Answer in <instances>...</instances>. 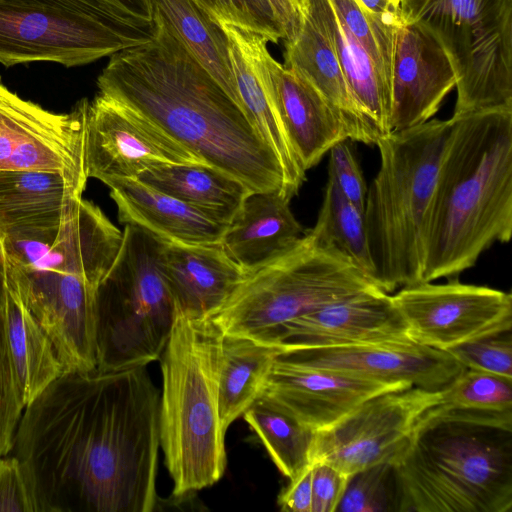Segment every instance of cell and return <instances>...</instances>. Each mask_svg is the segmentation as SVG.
Segmentation results:
<instances>
[{
    "instance_id": "6da1fadb",
    "label": "cell",
    "mask_w": 512,
    "mask_h": 512,
    "mask_svg": "<svg viewBox=\"0 0 512 512\" xmlns=\"http://www.w3.org/2000/svg\"><path fill=\"white\" fill-rule=\"evenodd\" d=\"M160 390L146 366L66 371L25 406L12 451L39 512H151Z\"/></svg>"
},
{
    "instance_id": "7a4b0ae2",
    "label": "cell",
    "mask_w": 512,
    "mask_h": 512,
    "mask_svg": "<svg viewBox=\"0 0 512 512\" xmlns=\"http://www.w3.org/2000/svg\"><path fill=\"white\" fill-rule=\"evenodd\" d=\"M152 20L150 40L110 56L97 79L99 93L141 112L251 192L285 196L279 160L242 108L160 20Z\"/></svg>"
},
{
    "instance_id": "3957f363",
    "label": "cell",
    "mask_w": 512,
    "mask_h": 512,
    "mask_svg": "<svg viewBox=\"0 0 512 512\" xmlns=\"http://www.w3.org/2000/svg\"><path fill=\"white\" fill-rule=\"evenodd\" d=\"M425 239L422 282L454 278L512 236V109L451 117Z\"/></svg>"
},
{
    "instance_id": "277c9868",
    "label": "cell",
    "mask_w": 512,
    "mask_h": 512,
    "mask_svg": "<svg viewBox=\"0 0 512 512\" xmlns=\"http://www.w3.org/2000/svg\"><path fill=\"white\" fill-rule=\"evenodd\" d=\"M391 464L399 512L512 508V425L429 408Z\"/></svg>"
},
{
    "instance_id": "5b68a950",
    "label": "cell",
    "mask_w": 512,
    "mask_h": 512,
    "mask_svg": "<svg viewBox=\"0 0 512 512\" xmlns=\"http://www.w3.org/2000/svg\"><path fill=\"white\" fill-rule=\"evenodd\" d=\"M223 335L211 317L176 308L159 358V441L177 498L214 485L226 469V432L218 412Z\"/></svg>"
},
{
    "instance_id": "8992f818",
    "label": "cell",
    "mask_w": 512,
    "mask_h": 512,
    "mask_svg": "<svg viewBox=\"0 0 512 512\" xmlns=\"http://www.w3.org/2000/svg\"><path fill=\"white\" fill-rule=\"evenodd\" d=\"M451 129V119L432 118L376 144L380 167L364 216L375 282L388 294L422 282L429 213Z\"/></svg>"
},
{
    "instance_id": "52a82bcc",
    "label": "cell",
    "mask_w": 512,
    "mask_h": 512,
    "mask_svg": "<svg viewBox=\"0 0 512 512\" xmlns=\"http://www.w3.org/2000/svg\"><path fill=\"white\" fill-rule=\"evenodd\" d=\"M374 288L379 287L348 257L308 230L246 274L211 319L225 335L279 347L283 328L291 321Z\"/></svg>"
},
{
    "instance_id": "ba28073f",
    "label": "cell",
    "mask_w": 512,
    "mask_h": 512,
    "mask_svg": "<svg viewBox=\"0 0 512 512\" xmlns=\"http://www.w3.org/2000/svg\"><path fill=\"white\" fill-rule=\"evenodd\" d=\"M121 247L96 291V369L118 371L159 360L176 306L162 269L165 241L126 224Z\"/></svg>"
},
{
    "instance_id": "9c48e42d",
    "label": "cell",
    "mask_w": 512,
    "mask_h": 512,
    "mask_svg": "<svg viewBox=\"0 0 512 512\" xmlns=\"http://www.w3.org/2000/svg\"><path fill=\"white\" fill-rule=\"evenodd\" d=\"M399 12L448 56L457 91L452 117L512 109V0H401Z\"/></svg>"
},
{
    "instance_id": "30bf717a",
    "label": "cell",
    "mask_w": 512,
    "mask_h": 512,
    "mask_svg": "<svg viewBox=\"0 0 512 512\" xmlns=\"http://www.w3.org/2000/svg\"><path fill=\"white\" fill-rule=\"evenodd\" d=\"M122 238L100 207L81 198L59 224L5 236L11 284L20 295L97 290Z\"/></svg>"
},
{
    "instance_id": "8fae6325",
    "label": "cell",
    "mask_w": 512,
    "mask_h": 512,
    "mask_svg": "<svg viewBox=\"0 0 512 512\" xmlns=\"http://www.w3.org/2000/svg\"><path fill=\"white\" fill-rule=\"evenodd\" d=\"M133 27L40 0H0V63L89 64L153 37Z\"/></svg>"
},
{
    "instance_id": "7c38bea8",
    "label": "cell",
    "mask_w": 512,
    "mask_h": 512,
    "mask_svg": "<svg viewBox=\"0 0 512 512\" xmlns=\"http://www.w3.org/2000/svg\"><path fill=\"white\" fill-rule=\"evenodd\" d=\"M441 397L442 390L416 386L376 394L332 426L316 432L311 461L327 462L349 476L391 462L418 419Z\"/></svg>"
},
{
    "instance_id": "4fadbf2b",
    "label": "cell",
    "mask_w": 512,
    "mask_h": 512,
    "mask_svg": "<svg viewBox=\"0 0 512 512\" xmlns=\"http://www.w3.org/2000/svg\"><path fill=\"white\" fill-rule=\"evenodd\" d=\"M411 340L447 351L459 344L512 328L508 292L460 282H420L391 294Z\"/></svg>"
},
{
    "instance_id": "5bb4252c",
    "label": "cell",
    "mask_w": 512,
    "mask_h": 512,
    "mask_svg": "<svg viewBox=\"0 0 512 512\" xmlns=\"http://www.w3.org/2000/svg\"><path fill=\"white\" fill-rule=\"evenodd\" d=\"M87 102L55 113L21 98L0 79V171L59 172L85 190Z\"/></svg>"
},
{
    "instance_id": "9a60e30c",
    "label": "cell",
    "mask_w": 512,
    "mask_h": 512,
    "mask_svg": "<svg viewBox=\"0 0 512 512\" xmlns=\"http://www.w3.org/2000/svg\"><path fill=\"white\" fill-rule=\"evenodd\" d=\"M84 159L87 178L104 184L161 165L205 163L141 112L100 93L87 102Z\"/></svg>"
},
{
    "instance_id": "2e32d148",
    "label": "cell",
    "mask_w": 512,
    "mask_h": 512,
    "mask_svg": "<svg viewBox=\"0 0 512 512\" xmlns=\"http://www.w3.org/2000/svg\"><path fill=\"white\" fill-rule=\"evenodd\" d=\"M295 362L397 386L447 387L465 368L448 352L415 342L281 350Z\"/></svg>"
},
{
    "instance_id": "e0dca14e",
    "label": "cell",
    "mask_w": 512,
    "mask_h": 512,
    "mask_svg": "<svg viewBox=\"0 0 512 512\" xmlns=\"http://www.w3.org/2000/svg\"><path fill=\"white\" fill-rule=\"evenodd\" d=\"M455 84L453 67L436 38L400 17L391 54V132L432 119Z\"/></svg>"
},
{
    "instance_id": "ac0fdd59",
    "label": "cell",
    "mask_w": 512,
    "mask_h": 512,
    "mask_svg": "<svg viewBox=\"0 0 512 512\" xmlns=\"http://www.w3.org/2000/svg\"><path fill=\"white\" fill-rule=\"evenodd\" d=\"M404 387L410 386L388 385L304 365L279 353L260 396L317 432L338 422L366 399Z\"/></svg>"
},
{
    "instance_id": "d6986e66",
    "label": "cell",
    "mask_w": 512,
    "mask_h": 512,
    "mask_svg": "<svg viewBox=\"0 0 512 512\" xmlns=\"http://www.w3.org/2000/svg\"><path fill=\"white\" fill-rule=\"evenodd\" d=\"M413 342L391 294L370 289L305 314L284 328L281 350Z\"/></svg>"
},
{
    "instance_id": "ffe728a7",
    "label": "cell",
    "mask_w": 512,
    "mask_h": 512,
    "mask_svg": "<svg viewBox=\"0 0 512 512\" xmlns=\"http://www.w3.org/2000/svg\"><path fill=\"white\" fill-rule=\"evenodd\" d=\"M259 70L287 138L305 171L348 138L332 105L302 76L272 57L265 43ZM349 139V138H348Z\"/></svg>"
},
{
    "instance_id": "44dd1931",
    "label": "cell",
    "mask_w": 512,
    "mask_h": 512,
    "mask_svg": "<svg viewBox=\"0 0 512 512\" xmlns=\"http://www.w3.org/2000/svg\"><path fill=\"white\" fill-rule=\"evenodd\" d=\"M300 26L285 41V67L293 70L332 105L353 142L376 145L381 135L363 113L344 77L318 0H300Z\"/></svg>"
},
{
    "instance_id": "7402d4cb",
    "label": "cell",
    "mask_w": 512,
    "mask_h": 512,
    "mask_svg": "<svg viewBox=\"0 0 512 512\" xmlns=\"http://www.w3.org/2000/svg\"><path fill=\"white\" fill-rule=\"evenodd\" d=\"M229 43V56L237 95L245 115L279 160L288 199L297 195L306 179L277 113L269 98L259 70L260 50L270 40L248 28L221 23Z\"/></svg>"
},
{
    "instance_id": "603a6c76",
    "label": "cell",
    "mask_w": 512,
    "mask_h": 512,
    "mask_svg": "<svg viewBox=\"0 0 512 512\" xmlns=\"http://www.w3.org/2000/svg\"><path fill=\"white\" fill-rule=\"evenodd\" d=\"M162 269L176 308L194 317L214 315L245 276L220 242L188 245L165 241Z\"/></svg>"
},
{
    "instance_id": "cb8c5ba5",
    "label": "cell",
    "mask_w": 512,
    "mask_h": 512,
    "mask_svg": "<svg viewBox=\"0 0 512 512\" xmlns=\"http://www.w3.org/2000/svg\"><path fill=\"white\" fill-rule=\"evenodd\" d=\"M105 185L110 189L121 223L141 227L170 243H219L229 226L137 178L111 179Z\"/></svg>"
},
{
    "instance_id": "d4e9b609",
    "label": "cell",
    "mask_w": 512,
    "mask_h": 512,
    "mask_svg": "<svg viewBox=\"0 0 512 512\" xmlns=\"http://www.w3.org/2000/svg\"><path fill=\"white\" fill-rule=\"evenodd\" d=\"M279 191L251 192L221 239L226 254L245 272L258 269L304 233Z\"/></svg>"
},
{
    "instance_id": "484cf974",
    "label": "cell",
    "mask_w": 512,
    "mask_h": 512,
    "mask_svg": "<svg viewBox=\"0 0 512 512\" xmlns=\"http://www.w3.org/2000/svg\"><path fill=\"white\" fill-rule=\"evenodd\" d=\"M83 192L59 172L0 171V230L16 236L55 226Z\"/></svg>"
},
{
    "instance_id": "4316f807",
    "label": "cell",
    "mask_w": 512,
    "mask_h": 512,
    "mask_svg": "<svg viewBox=\"0 0 512 512\" xmlns=\"http://www.w3.org/2000/svg\"><path fill=\"white\" fill-rule=\"evenodd\" d=\"M137 179L226 224L232 222L251 193L238 179L205 163L152 167Z\"/></svg>"
},
{
    "instance_id": "83f0119b",
    "label": "cell",
    "mask_w": 512,
    "mask_h": 512,
    "mask_svg": "<svg viewBox=\"0 0 512 512\" xmlns=\"http://www.w3.org/2000/svg\"><path fill=\"white\" fill-rule=\"evenodd\" d=\"M149 2L152 18L160 20L240 106L230 62L228 38L220 23L194 0Z\"/></svg>"
},
{
    "instance_id": "f1b7e54d",
    "label": "cell",
    "mask_w": 512,
    "mask_h": 512,
    "mask_svg": "<svg viewBox=\"0 0 512 512\" xmlns=\"http://www.w3.org/2000/svg\"><path fill=\"white\" fill-rule=\"evenodd\" d=\"M4 316L15 379L25 408L66 370L16 288L9 290Z\"/></svg>"
},
{
    "instance_id": "f546056e",
    "label": "cell",
    "mask_w": 512,
    "mask_h": 512,
    "mask_svg": "<svg viewBox=\"0 0 512 512\" xmlns=\"http://www.w3.org/2000/svg\"><path fill=\"white\" fill-rule=\"evenodd\" d=\"M281 352L249 338L223 335L218 378V412L228 427L261 395L264 382Z\"/></svg>"
},
{
    "instance_id": "4dcf8cb0",
    "label": "cell",
    "mask_w": 512,
    "mask_h": 512,
    "mask_svg": "<svg viewBox=\"0 0 512 512\" xmlns=\"http://www.w3.org/2000/svg\"><path fill=\"white\" fill-rule=\"evenodd\" d=\"M341 69L359 107L381 138L391 133V92L362 46L342 27L329 0H318Z\"/></svg>"
},
{
    "instance_id": "1f68e13d",
    "label": "cell",
    "mask_w": 512,
    "mask_h": 512,
    "mask_svg": "<svg viewBox=\"0 0 512 512\" xmlns=\"http://www.w3.org/2000/svg\"><path fill=\"white\" fill-rule=\"evenodd\" d=\"M278 470L289 480L309 466L316 431L260 396L242 415Z\"/></svg>"
},
{
    "instance_id": "d6a6232c",
    "label": "cell",
    "mask_w": 512,
    "mask_h": 512,
    "mask_svg": "<svg viewBox=\"0 0 512 512\" xmlns=\"http://www.w3.org/2000/svg\"><path fill=\"white\" fill-rule=\"evenodd\" d=\"M309 231L348 257L376 284L364 211L345 197L329 175L316 223Z\"/></svg>"
},
{
    "instance_id": "836d02e7",
    "label": "cell",
    "mask_w": 512,
    "mask_h": 512,
    "mask_svg": "<svg viewBox=\"0 0 512 512\" xmlns=\"http://www.w3.org/2000/svg\"><path fill=\"white\" fill-rule=\"evenodd\" d=\"M432 409L512 425V378L465 368Z\"/></svg>"
},
{
    "instance_id": "e575fe53",
    "label": "cell",
    "mask_w": 512,
    "mask_h": 512,
    "mask_svg": "<svg viewBox=\"0 0 512 512\" xmlns=\"http://www.w3.org/2000/svg\"><path fill=\"white\" fill-rule=\"evenodd\" d=\"M336 511H398V493L391 462H382L353 474Z\"/></svg>"
},
{
    "instance_id": "d590c367",
    "label": "cell",
    "mask_w": 512,
    "mask_h": 512,
    "mask_svg": "<svg viewBox=\"0 0 512 512\" xmlns=\"http://www.w3.org/2000/svg\"><path fill=\"white\" fill-rule=\"evenodd\" d=\"M218 23L248 28L272 43L285 38L268 0H194Z\"/></svg>"
},
{
    "instance_id": "8d00e7d4",
    "label": "cell",
    "mask_w": 512,
    "mask_h": 512,
    "mask_svg": "<svg viewBox=\"0 0 512 512\" xmlns=\"http://www.w3.org/2000/svg\"><path fill=\"white\" fill-rule=\"evenodd\" d=\"M446 352L464 368L512 378L511 330L476 338Z\"/></svg>"
},
{
    "instance_id": "74e56055",
    "label": "cell",
    "mask_w": 512,
    "mask_h": 512,
    "mask_svg": "<svg viewBox=\"0 0 512 512\" xmlns=\"http://www.w3.org/2000/svg\"><path fill=\"white\" fill-rule=\"evenodd\" d=\"M23 409L8 344L5 316L0 309V457L12 450Z\"/></svg>"
},
{
    "instance_id": "f35d334b",
    "label": "cell",
    "mask_w": 512,
    "mask_h": 512,
    "mask_svg": "<svg viewBox=\"0 0 512 512\" xmlns=\"http://www.w3.org/2000/svg\"><path fill=\"white\" fill-rule=\"evenodd\" d=\"M342 27L362 46L391 92V61L357 0H329Z\"/></svg>"
},
{
    "instance_id": "ab89813d",
    "label": "cell",
    "mask_w": 512,
    "mask_h": 512,
    "mask_svg": "<svg viewBox=\"0 0 512 512\" xmlns=\"http://www.w3.org/2000/svg\"><path fill=\"white\" fill-rule=\"evenodd\" d=\"M328 175L345 197L364 211L367 186L352 140L343 139L329 150Z\"/></svg>"
},
{
    "instance_id": "60d3db41",
    "label": "cell",
    "mask_w": 512,
    "mask_h": 512,
    "mask_svg": "<svg viewBox=\"0 0 512 512\" xmlns=\"http://www.w3.org/2000/svg\"><path fill=\"white\" fill-rule=\"evenodd\" d=\"M0 512H39L28 472L14 455L0 457Z\"/></svg>"
},
{
    "instance_id": "b9f144b4",
    "label": "cell",
    "mask_w": 512,
    "mask_h": 512,
    "mask_svg": "<svg viewBox=\"0 0 512 512\" xmlns=\"http://www.w3.org/2000/svg\"><path fill=\"white\" fill-rule=\"evenodd\" d=\"M312 470V512L336 511L351 476L323 461L312 462Z\"/></svg>"
},
{
    "instance_id": "7bdbcfd3",
    "label": "cell",
    "mask_w": 512,
    "mask_h": 512,
    "mask_svg": "<svg viewBox=\"0 0 512 512\" xmlns=\"http://www.w3.org/2000/svg\"><path fill=\"white\" fill-rule=\"evenodd\" d=\"M312 463L279 493L277 505L286 512H312Z\"/></svg>"
},
{
    "instance_id": "ee69618b",
    "label": "cell",
    "mask_w": 512,
    "mask_h": 512,
    "mask_svg": "<svg viewBox=\"0 0 512 512\" xmlns=\"http://www.w3.org/2000/svg\"><path fill=\"white\" fill-rule=\"evenodd\" d=\"M50 4L78 10L97 17L133 26L144 25L111 3L109 0H40Z\"/></svg>"
},
{
    "instance_id": "f6af8a7d",
    "label": "cell",
    "mask_w": 512,
    "mask_h": 512,
    "mask_svg": "<svg viewBox=\"0 0 512 512\" xmlns=\"http://www.w3.org/2000/svg\"><path fill=\"white\" fill-rule=\"evenodd\" d=\"M137 21L153 25L152 10L149 0H109Z\"/></svg>"
},
{
    "instance_id": "bcb514c9",
    "label": "cell",
    "mask_w": 512,
    "mask_h": 512,
    "mask_svg": "<svg viewBox=\"0 0 512 512\" xmlns=\"http://www.w3.org/2000/svg\"><path fill=\"white\" fill-rule=\"evenodd\" d=\"M5 235L0 230V309L5 312L6 302L11 286L9 267L4 246Z\"/></svg>"
},
{
    "instance_id": "7dc6e473",
    "label": "cell",
    "mask_w": 512,
    "mask_h": 512,
    "mask_svg": "<svg viewBox=\"0 0 512 512\" xmlns=\"http://www.w3.org/2000/svg\"><path fill=\"white\" fill-rule=\"evenodd\" d=\"M363 10L372 15H391L399 13V8L395 7L389 0H357Z\"/></svg>"
},
{
    "instance_id": "c3c4849f",
    "label": "cell",
    "mask_w": 512,
    "mask_h": 512,
    "mask_svg": "<svg viewBox=\"0 0 512 512\" xmlns=\"http://www.w3.org/2000/svg\"><path fill=\"white\" fill-rule=\"evenodd\" d=\"M395 7L399 8L401 0H389Z\"/></svg>"
}]
</instances>
